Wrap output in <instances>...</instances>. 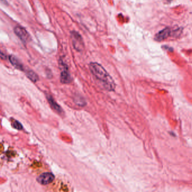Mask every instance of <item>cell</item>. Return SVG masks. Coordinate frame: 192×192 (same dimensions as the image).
I'll list each match as a JSON object with an SVG mask.
<instances>
[{"instance_id":"obj_1","label":"cell","mask_w":192,"mask_h":192,"mask_svg":"<svg viewBox=\"0 0 192 192\" xmlns=\"http://www.w3.org/2000/svg\"><path fill=\"white\" fill-rule=\"evenodd\" d=\"M89 69L94 76L101 82L105 89L108 91L115 90L116 88L115 81L102 66L97 62H90Z\"/></svg>"},{"instance_id":"obj_4","label":"cell","mask_w":192,"mask_h":192,"mask_svg":"<svg viewBox=\"0 0 192 192\" xmlns=\"http://www.w3.org/2000/svg\"><path fill=\"white\" fill-rule=\"evenodd\" d=\"M14 33L24 43H27L30 39V36L27 30L23 27L16 26L14 29Z\"/></svg>"},{"instance_id":"obj_7","label":"cell","mask_w":192,"mask_h":192,"mask_svg":"<svg viewBox=\"0 0 192 192\" xmlns=\"http://www.w3.org/2000/svg\"><path fill=\"white\" fill-rule=\"evenodd\" d=\"M46 99H47L48 103L50 105L51 107L53 110H55L57 113H58L60 115L64 114V112L62 108H61V106L58 103H57L55 101V100L52 97V96L47 94H46Z\"/></svg>"},{"instance_id":"obj_9","label":"cell","mask_w":192,"mask_h":192,"mask_svg":"<svg viewBox=\"0 0 192 192\" xmlns=\"http://www.w3.org/2000/svg\"><path fill=\"white\" fill-rule=\"evenodd\" d=\"M26 75L29 79L32 81L34 83L37 82L39 80V77L37 74L31 70H27L26 71Z\"/></svg>"},{"instance_id":"obj_6","label":"cell","mask_w":192,"mask_h":192,"mask_svg":"<svg viewBox=\"0 0 192 192\" xmlns=\"http://www.w3.org/2000/svg\"><path fill=\"white\" fill-rule=\"evenodd\" d=\"M55 179L54 175L51 173H45L41 174L37 178L38 183L42 185H47L52 183Z\"/></svg>"},{"instance_id":"obj_10","label":"cell","mask_w":192,"mask_h":192,"mask_svg":"<svg viewBox=\"0 0 192 192\" xmlns=\"http://www.w3.org/2000/svg\"><path fill=\"white\" fill-rule=\"evenodd\" d=\"M74 101L78 106H81V107L85 106L87 104V102H86L85 99L79 95H76V96H74Z\"/></svg>"},{"instance_id":"obj_12","label":"cell","mask_w":192,"mask_h":192,"mask_svg":"<svg viewBox=\"0 0 192 192\" xmlns=\"http://www.w3.org/2000/svg\"><path fill=\"white\" fill-rule=\"evenodd\" d=\"M0 58L2 59H4V60H6V59H7V57L4 53H3L1 51H0Z\"/></svg>"},{"instance_id":"obj_5","label":"cell","mask_w":192,"mask_h":192,"mask_svg":"<svg viewBox=\"0 0 192 192\" xmlns=\"http://www.w3.org/2000/svg\"><path fill=\"white\" fill-rule=\"evenodd\" d=\"M173 31L170 28H166L156 34L155 39L157 42H161L171 36Z\"/></svg>"},{"instance_id":"obj_13","label":"cell","mask_w":192,"mask_h":192,"mask_svg":"<svg viewBox=\"0 0 192 192\" xmlns=\"http://www.w3.org/2000/svg\"><path fill=\"white\" fill-rule=\"evenodd\" d=\"M0 2H2V4H5V5H7L8 4V2L6 0H0Z\"/></svg>"},{"instance_id":"obj_2","label":"cell","mask_w":192,"mask_h":192,"mask_svg":"<svg viewBox=\"0 0 192 192\" xmlns=\"http://www.w3.org/2000/svg\"><path fill=\"white\" fill-rule=\"evenodd\" d=\"M71 37L74 48L78 51H82L85 48L83 38L79 33L73 31L71 33Z\"/></svg>"},{"instance_id":"obj_3","label":"cell","mask_w":192,"mask_h":192,"mask_svg":"<svg viewBox=\"0 0 192 192\" xmlns=\"http://www.w3.org/2000/svg\"><path fill=\"white\" fill-rule=\"evenodd\" d=\"M60 66H61V74H60V81L63 84L70 83L72 81V78L70 72L69 71L68 66L66 65L62 60H60Z\"/></svg>"},{"instance_id":"obj_8","label":"cell","mask_w":192,"mask_h":192,"mask_svg":"<svg viewBox=\"0 0 192 192\" xmlns=\"http://www.w3.org/2000/svg\"><path fill=\"white\" fill-rule=\"evenodd\" d=\"M10 62L15 68L19 69L20 70H24V67L23 64L20 62V61L14 56L11 55L9 57Z\"/></svg>"},{"instance_id":"obj_11","label":"cell","mask_w":192,"mask_h":192,"mask_svg":"<svg viewBox=\"0 0 192 192\" xmlns=\"http://www.w3.org/2000/svg\"><path fill=\"white\" fill-rule=\"evenodd\" d=\"M12 125H13V127H14V128L17 129V130H22L23 128V125L20 123V122H18L16 120H15L14 122H13Z\"/></svg>"}]
</instances>
